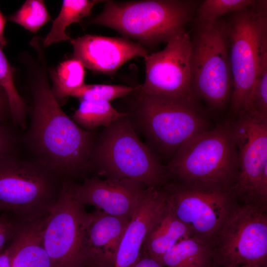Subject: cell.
<instances>
[{
  "mask_svg": "<svg viewBox=\"0 0 267 267\" xmlns=\"http://www.w3.org/2000/svg\"><path fill=\"white\" fill-rule=\"evenodd\" d=\"M130 219L96 210L90 213L79 260L97 267H114L119 248Z\"/></svg>",
  "mask_w": 267,
  "mask_h": 267,
  "instance_id": "cell-17",
  "label": "cell"
},
{
  "mask_svg": "<svg viewBox=\"0 0 267 267\" xmlns=\"http://www.w3.org/2000/svg\"><path fill=\"white\" fill-rule=\"evenodd\" d=\"M26 223L6 212L0 211V253L11 244Z\"/></svg>",
  "mask_w": 267,
  "mask_h": 267,
  "instance_id": "cell-29",
  "label": "cell"
},
{
  "mask_svg": "<svg viewBox=\"0 0 267 267\" xmlns=\"http://www.w3.org/2000/svg\"><path fill=\"white\" fill-rule=\"evenodd\" d=\"M15 69L8 62L0 47V86L8 98L13 123L22 129L26 127L27 106L14 82Z\"/></svg>",
  "mask_w": 267,
  "mask_h": 267,
  "instance_id": "cell-24",
  "label": "cell"
},
{
  "mask_svg": "<svg viewBox=\"0 0 267 267\" xmlns=\"http://www.w3.org/2000/svg\"><path fill=\"white\" fill-rule=\"evenodd\" d=\"M18 138L7 123H0V158L16 154Z\"/></svg>",
  "mask_w": 267,
  "mask_h": 267,
  "instance_id": "cell-30",
  "label": "cell"
},
{
  "mask_svg": "<svg viewBox=\"0 0 267 267\" xmlns=\"http://www.w3.org/2000/svg\"><path fill=\"white\" fill-rule=\"evenodd\" d=\"M9 119H11V115L8 98L0 86V123L6 124Z\"/></svg>",
  "mask_w": 267,
  "mask_h": 267,
  "instance_id": "cell-31",
  "label": "cell"
},
{
  "mask_svg": "<svg viewBox=\"0 0 267 267\" xmlns=\"http://www.w3.org/2000/svg\"><path fill=\"white\" fill-rule=\"evenodd\" d=\"M129 267H164L153 259L141 255L139 259Z\"/></svg>",
  "mask_w": 267,
  "mask_h": 267,
  "instance_id": "cell-32",
  "label": "cell"
},
{
  "mask_svg": "<svg viewBox=\"0 0 267 267\" xmlns=\"http://www.w3.org/2000/svg\"><path fill=\"white\" fill-rule=\"evenodd\" d=\"M31 73L32 108L26 146L33 158L63 178L85 174L90 170L93 131L80 127L62 110L51 91L44 63Z\"/></svg>",
  "mask_w": 267,
  "mask_h": 267,
  "instance_id": "cell-1",
  "label": "cell"
},
{
  "mask_svg": "<svg viewBox=\"0 0 267 267\" xmlns=\"http://www.w3.org/2000/svg\"><path fill=\"white\" fill-rule=\"evenodd\" d=\"M6 23V20L0 11V47L2 49L7 44V42L3 35V31Z\"/></svg>",
  "mask_w": 267,
  "mask_h": 267,
  "instance_id": "cell-33",
  "label": "cell"
},
{
  "mask_svg": "<svg viewBox=\"0 0 267 267\" xmlns=\"http://www.w3.org/2000/svg\"><path fill=\"white\" fill-rule=\"evenodd\" d=\"M191 38L183 30L165 48L145 58V79L137 87L142 93L197 100L191 89ZM198 101V100H197Z\"/></svg>",
  "mask_w": 267,
  "mask_h": 267,
  "instance_id": "cell-13",
  "label": "cell"
},
{
  "mask_svg": "<svg viewBox=\"0 0 267 267\" xmlns=\"http://www.w3.org/2000/svg\"><path fill=\"white\" fill-rule=\"evenodd\" d=\"M0 211H1V209H0Z\"/></svg>",
  "mask_w": 267,
  "mask_h": 267,
  "instance_id": "cell-37",
  "label": "cell"
},
{
  "mask_svg": "<svg viewBox=\"0 0 267 267\" xmlns=\"http://www.w3.org/2000/svg\"><path fill=\"white\" fill-rule=\"evenodd\" d=\"M253 0H206L196 12L197 24H212L226 14L238 12L254 4Z\"/></svg>",
  "mask_w": 267,
  "mask_h": 267,
  "instance_id": "cell-26",
  "label": "cell"
},
{
  "mask_svg": "<svg viewBox=\"0 0 267 267\" xmlns=\"http://www.w3.org/2000/svg\"><path fill=\"white\" fill-rule=\"evenodd\" d=\"M198 3L191 0H109L102 12L90 22L148 44L167 43L185 30Z\"/></svg>",
  "mask_w": 267,
  "mask_h": 267,
  "instance_id": "cell-5",
  "label": "cell"
},
{
  "mask_svg": "<svg viewBox=\"0 0 267 267\" xmlns=\"http://www.w3.org/2000/svg\"><path fill=\"white\" fill-rule=\"evenodd\" d=\"M244 111L267 119V61L261 68Z\"/></svg>",
  "mask_w": 267,
  "mask_h": 267,
  "instance_id": "cell-28",
  "label": "cell"
},
{
  "mask_svg": "<svg viewBox=\"0 0 267 267\" xmlns=\"http://www.w3.org/2000/svg\"><path fill=\"white\" fill-rule=\"evenodd\" d=\"M0 267H10L8 251L7 248L0 253Z\"/></svg>",
  "mask_w": 267,
  "mask_h": 267,
  "instance_id": "cell-34",
  "label": "cell"
},
{
  "mask_svg": "<svg viewBox=\"0 0 267 267\" xmlns=\"http://www.w3.org/2000/svg\"><path fill=\"white\" fill-rule=\"evenodd\" d=\"M89 167L107 178L130 179L146 187L161 188L169 178L167 167L141 141L128 114L105 127L94 141Z\"/></svg>",
  "mask_w": 267,
  "mask_h": 267,
  "instance_id": "cell-3",
  "label": "cell"
},
{
  "mask_svg": "<svg viewBox=\"0 0 267 267\" xmlns=\"http://www.w3.org/2000/svg\"><path fill=\"white\" fill-rule=\"evenodd\" d=\"M98 0H64L60 11L53 21L49 33L43 40L44 46L52 44L70 40L71 38L66 33V29L72 23L79 22L82 18L88 16L93 7Z\"/></svg>",
  "mask_w": 267,
  "mask_h": 267,
  "instance_id": "cell-22",
  "label": "cell"
},
{
  "mask_svg": "<svg viewBox=\"0 0 267 267\" xmlns=\"http://www.w3.org/2000/svg\"><path fill=\"white\" fill-rule=\"evenodd\" d=\"M169 209L167 196L162 187H146L125 231L114 267H129L139 259L147 235Z\"/></svg>",
  "mask_w": 267,
  "mask_h": 267,
  "instance_id": "cell-15",
  "label": "cell"
},
{
  "mask_svg": "<svg viewBox=\"0 0 267 267\" xmlns=\"http://www.w3.org/2000/svg\"><path fill=\"white\" fill-rule=\"evenodd\" d=\"M52 93L61 106L76 90L85 85V67L79 59L73 57L61 62L50 72Z\"/></svg>",
  "mask_w": 267,
  "mask_h": 267,
  "instance_id": "cell-21",
  "label": "cell"
},
{
  "mask_svg": "<svg viewBox=\"0 0 267 267\" xmlns=\"http://www.w3.org/2000/svg\"><path fill=\"white\" fill-rule=\"evenodd\" d=\"M63 178L35 158L3 156L0 158V208L23 222L44 218L59 197Z\"/></svg>",
  "mask_w": 267,
  "mask_h": 267,
  "instance_id": "cell-4",
  "label": "cell"
},
{
  "mask_svg": "<svg viewBox=\"0 0 267 267\" xmlns=\"http://www.w3.org/2000/svg\"><path fill=\"white\" fill-rule=\"evenodd\" d=\"M160 264L164 267H218L213 247L193 237L177 243Z\"/></svg>",
  "mask_w": 267,
  "mask_h": 267,
  "instance_id": "cell-20",
  "label": "cell"
},
{
  "mask_svg": "<svg viewBox=\"0 0 267 267\" xmlns=\"http://www.w3.org/2000/svg\"><path fill=\"white\" fill-rule=\"evenodd\" d=\"M71 178H63L61 192L51 210L43 233L44 247L51 267H67L80 255L90 213L75 197Z\"/></svg>",
  "mask_w": 267,
  "mask_h": 267,
  "instance_id": "cell-12",
  "label": "cell"
},
{
  "mask_svg": "<svg viewBox=\"0 0 267 267\" xmlns=\"http://www.w3.org/2000/svg\"><path fill=\"white\" fill-rule=\"evenodd\" d=\"M137 93L135 123L160 151L173 155L185 142L213 127L194 99Z\"/></svg>",
  "mask_w": 267,
  "mask_h": 267,
  "instance_id": "cell-6",
  "label": "cell"
},
{
  "mask_svg": "<svg viewBox=\"0 0 267 267\" xmlns=\"http://www.w3.org/2000/svg\"><path fill=\"white\" fill-rule=\"evenodd\" d=\"M67 267H97L82 260H78L75 263Z\"/></svg>",
  "mask_w": 267,
  "mask_h": 267,
  "instance_id": "cell-35",
  "label": "cell"
},
{
  "mask_svg": "<svg viewBox=\"0 0 267 267\" xmlns=\"http://www.w3.org/2000/svg\"><path fill=\"white\" fill-rule=\"evenodd\" d=\"M166 167L175 182L202 189L232 192L238 179V163L230 121L187 140Z\"/></svg>",
  "mask_w": 267,
  "mask_h": 267,
  "instance_id": "cell-2",
  "label": "cell"
},
{
  "mask_svg": "<svg viewBox=\"0 0 267 267\" xmlns=\"http://www.w3.org/2000/svg\"><path fill=\"white\" fill-rule=\"evenodd\" d=\"M8 20L36 33L51 20V17L44 0H27Z\"/></svg>",
  "mask_w": 267,
  "mask_h": 267,
  "instance_id": "cell-25",
  "label": "cell"
},
{
  "mask_svg": "<svg viewBox=\"0 0 267 267\" xmlns=\"http://www.w3.org/2000/svg\"><path fill=\"white\" fill-rule=\"evenodd\" d=\"M191 40V89L194 97L213 110L230 102L232 77L226 22L197 24Z\"/></svg>",
  "mask_w": 267,
  "mask_h": 267,
  "instance_id": "cell-8",
  "label": "cell"
},
{
  "mask_svg": "<svg viewBox=\"0 0 267 267\" xmlns=\"http://www.w3.org/2000/svg\"><path fill=\"white\" fill-rule=\"evenodd\" d=\"M146 186L142 183L124 178L97 177L86 178L79 184L74 183L76 199L83 205H92L108 215L131 219Z\"/></svg>",
  "mask_w": 267,
  "mask_h": 267,
  "instance_id": "cell-14",
  "label": "cell"
},
{
  "mask_svg": "<svg viewBox=\"0 0 267 267\" xmlns=\"http://www.w3.org/2000/svg\"><path fill=\"white\" fill-rule=\"evenodd\" d=\"M190 237L187 227L170 210L147 235L141 255L151 258L159 264L163 256L177 243Z\"/></svg>",
  "mask_w": 267,
  "mask_h": 267,
  "instance_id": "cell-19",
  "label": "cell"
},
{
  "mask_svg": "<svg viewBox=\"0 0 267 267\" xmlns=\"http://www.w3.org/2000/svg\"><path fill=\"white\" fill-rule=\"evenodd\" d=\"M261 267L255 266V265H243V266H235V267Z\"/></svg>",
  "mask_w": 267,
  "mask_h": 267,
  "instance_id": "cell-36",
  "label": "cell"
},
{
  "mask_svg": "<svg viewBox=\"0 0 267 267\" xmlns=\"http://www.w3.org/2000/svg\"><path fill=\"white\" fill-rule=\"evenodd\" d=\"M48 216L26 223L7 247L10 267H51L43 243Z\"/></svg>",
  "mask_w": 267,
  "mask_h": 267,
  "instance_id": "cell-18",
  "label": "cell"
},
{
  "mask_svg": "<svg viewBox=\"0 0 267 267\" xmlns=\"http://www.w3.org/2000/svg\"><path fill=\"white\" fill-rule=\"evenodd\" d=\"M214 249L218 267H267V208L238 203L221 228Z\"/></svg>",
  "mask_w": 267,
  "mask_h": 267,
  "instance_id": "cell-10",
  "label": "cell"
},
{
  "mask_svg": "<svg viewBox=\"0 0 267 267\" xmlns=\"http://www.w3.org/2000/svg\"><path fill=\"white\" fill-rule=\"evenodd\" d=\"M169 208L188 228L190 237L213 247L226 219L238 203L232 192H222L168 182L162 187Z\"/></svg>",
  "mask_w": 267,
  "mask_h": 267,
  "instance_id": "cell-11",
  "label": "cell"
},
{
  "mask_svg": "<svg viewBox=\"0 0 267 267\" xmlns=\"http://www.w3.org/2000/svg\"><path fill=\"white\" fill-rule=\"evenodd\" d=\"M230 121L238 177L232 192L239 203L267 207V119L244 111Z\"/></svg>",
  "mask_w": 267,
  "mask_h": 267,
  "instance_id": "cell-9",
  "label": "cell"
},
{
  "mask_svg": "<svg viewBox=\"0 0 267 267\" xmlns=\"http://www.w3.org/2000/svg\"><path fill=\"white\" fill-rule=\"evenodd\" d=\"M127 113L115 109L110 102L104 101H81L79 108L73 115V120L80 127L89 131L104 126L107 127Z\"/></svg>",
  "mask_w": 267,
  "mask_h": 267,
  "instance_id": "cell-23",
  "label": "cell"
},
{
  "mask_svg": "<svg viewBox=\"0 0 267 267\" xmlns=\"http://www.w3.org/2000/svg\"><path fill=\"white\" fill-rule=\"evenodd\" d=\"M73 57L85 67L98 73L113 74L128 61L138 56L145 57L146 49L128 40L93 35H85L70 40Z\"/></svg>",
  "mask_w": 267,
  "mask_h": 267,
  "instance_id": "cell-16",
  "label": "cell"
},
{
  "mask_svg": "<svg viewBox=\"0 0 267 267\" xmlns=\"http://www.w3.org/2000/svg\"><path fill=\"white\" fill-rule=\"evenodd\" d=\"M134 88L123 85L103 84L85 85L74 91L71 96L81 101H104L110 102L118 98L126 96Z\"/></svg>",
  "mask_w": 267,
  "mask_h": 267,
  "instance_id": "cell-27",
  "label": "cell"
},
{
  "mask_svg": "<svg viewBox=\"0 0 267 267\" xmlns=\"http://www.w3.org/2000/svg\"><path fill=\"white\" fill-rule=\"evenodd\" d=\"M267 1L233 13L226 22L229 42L233 117L245 109L254 85L267 61Z\"/></svg>",
  "mask_w": 267,
  "mask_h": 267,
  "instance_id": "cell-7",
  "label": "cell"
}]
</instances>
